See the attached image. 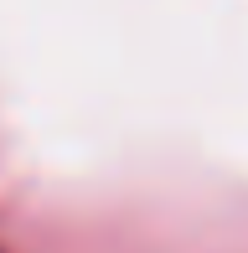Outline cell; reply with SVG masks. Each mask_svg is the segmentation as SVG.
I'll return each instance as SVG.
<instances>
[{"label":"cell","instance_id":"6da1fadb","mask_svg":"<svg viewBox=\"0 0 248 253\" xmlns=\"http://www.w3.org/2000/svg\"><path fill=\"white\" fill-rule=\"evenodd\" d=\"M0 253H5V248H0Z\"/></svg>","mask_w":248,"mask_h":253}]
</instances>
